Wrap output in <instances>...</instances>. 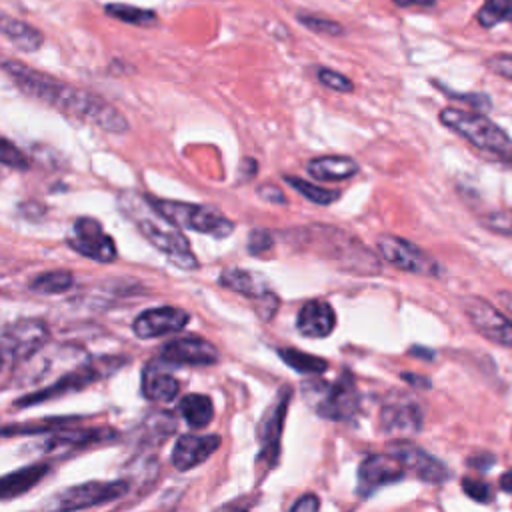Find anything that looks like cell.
<instances>
[{
    "instance_id": "3",
    "label": "cell",
    "mask_w": 512,
    "mask_h": 512,
    "mask_svg": "<svg viewBox=\"0 0 512 512\" xmlns=\"http://www.w3.org/2000/svg\"><path fill=\"white\" fill-rule=\"evenodd\" d=\"M440 122L468 140L486 158L512 166V138L482 112L442 108Z\"/></svg>"
},
{
    "instance_id": "41",
    "label": "cell",
    "mask_w": 512,
    "mask_h": 512,
    "mask_svg": "<svg viewBox=\"0 0 512 512\" xmlns=\"http://www.w3.org/2000/svg\"><path fill=\"white\" fill-rule=\"evenodd\" d=\"M318 508H320L318 496H316V494H304V496H300V498L294 502V506H292L290 512H318Z\"/></svg>"
},
{
    "instance_id": "44",
    "label": "cell",
    "mask_w": 512,
    "mask_h": 512,
    "mask_svg": "<svg viewBox=\"0 0 512 512\" xmlns=\"http://www.w3.org/2000/svg\"><path fill=\"white\" fill-rule=\"evenodd\" d=\"M500 488H502L504 492L512 494V470H508V472H504V474L500 476Z\"/></svg>"
},
{
    "instance_id": "13",
    "label": "cell",
    "mask_w": 512,
    "mask_h": 512,
    "mask_svg": "<svg viewBox=\"0 0 512 512\" xmlns=\"http://www.w3.org/2000/svg\"><path fill=\"white\" fill-rule=\"evenodd\" d=\"M164 362L190 364V366H210L218 362V350L204 338L184 336L166 342L160 350Z\"/></svg>"
},
{
    "instance_id": "22",
    "label": "cell",
    "mask_w": 512,
    "mask_h": 512,
    "mask_svg": "<svg viewBox=\"0 0 512 512\" xmlns=\"http://www.w3.org/2000/svg\"><path fill=\"white\" fill-rule=\"evenodd\" d=\"M308 174L316 180H346L358 172V162L350 156H320L312 158L306 166Z\"/></svg>"
},
{
    "instance_id": "26",
    "label": "cell",
    "mask_w": 512,
    "mask_h": 512,
    "mask_svg": "<svg viewBox=\"0 0 512 512\" xmlns=\"http://www.w3.org/2000/svg\"><path fill=\"white\" fill-rule=\"evenodd\" d=\"M116 432L110 428H62L56 432L50 440L48 446H88V444H98L114 438Z\"/></svg>"
},
{
    "instance_id": "42",
    "label": "cell",
    "mask_w": 512,
    "mask_h": 512,
    "mask_svg": "<svg viewBox=\"0 0 512 512\" xmlns=\"http://www.w3.org/2000/svg\"><path fill=\"white\" fill-rule=\"evenodd\" d=\"M258 192H260V196H262L264 200H270V202H278V204H284V202H286V198H284L282 190H280V188H276V186H272V184H266V186H262Z\"/></svg>"
},
{
    "instance_id": "11",
    "label": "cell",
    "mask_w": 512,
    "mask_h": 512,
    "mask_svg": "<svg viewBox=\"0 0 512 512\" xmlns=\"http://www.w3.org/2000/svg\"><path fill=\"white\" fill-rule=\"evenodd\" d=\"M68 244L78 254L96 260V262H112L116 258V244L104 232L98 220L94 218H78L74 222L72 234L68 236Z\"/></svg>"
},
{
    "instance_id": "43",
    "label": "cell",
    "mask_w": 512,
    "mask_h": 512,
    "mask_svg": "<svg viewBox=\"0 0 512 512\" xmlns=\"http://www.w3.org/2000/svg\"><path fill=\"white\" fill-rule=\"evenodd\" d=\"M498 302L512 314V292L510 290H500L498 292Z\"/></svg>"
},
{
    "instance_id": "17",
    "label": "cell",
    "mask_w": 512,
    "mask_h": 512,
    "mask_svg": "<svg viewBox=\"0 0 512 512\" xmlns=\"http://www.w3.org/2000/svg\"><path fill=\"white\" fill-rule=\"evenodd\" d=\"M220 446V436L216 434H206V436H196V434H184L176 440L172 448V466L176 470H190L198 466L200 462L208 460V456Z\"/></svg>"
},
{
    "instance_id": "24",
    "label": "cell",
    "mask_w": 512,
    "mask_h": 512,
    "mask_svg": "<svg viewBox=\"0 0 512 512\" xmlns=\"http://www.w3.org/2000/svg\"><path fill=\"white\" fill-rule=\"evenodd\" d=\"M142 394L152 402H170L178 394V380L166 370L148 364L142 372Z\"/></svg>"
},
{
    "instance_id": "46",
    "label": "cell",
    "mask_w": 512,
    "mask_h": 512,
    "mask_svg": "<svg viewBox=\"0 0 512 512\" xmlns=\"http://www.w3.org/2000/svg\"><path fill=\"white\" fill-rule=\"evenodd\" d=\"M216 512H248L246 508L242 506H234V504H226V506H220Z\"/></svg>"
},
{
    "instance_id": "21",
    "label": "cell",
    "mask_w": 512,
    "mask_h": 512,
    "mask_svg": "<svg viewBox=\"0 0 512 512\" xmlns=\"http://www.w3.org/2000/svg\"><path fill=\"white\" fill-rule=\"evenodd\" d=\"M288 390H284L282 398L278 400L276 406H272L270 414L262 420V450H260V458H270V462H276V454H278V446H280V434H282V422H284V414H286V406H288Z\"/></svg>"
},
{
    "instance_id": "4",
    "label": "cell",
    "mask_w": 512,
    "mask_h": 512,
    "mask_svg": "<svg viewBox=\"0 0 512 512\" xmlns=\"http://www.w3.org/2000/svg\"><path fill=\"white\" fill-rule=\"evenodd\" d=\"M312 244L326 258L336 262L340 268L354 274H376L380 272L378 258L354 236L332 226L310 228Z\"/></svg>"
},
{
    "instance_id": "6",
    "label": "cell",
    "mask_w": 512,
    "mask_h": 512,
    "mask_svg": "<svg viewBox=\"0 0 512 512\" xmlns=\"http://www.w3.org/2000/svg\"><path fill=\"white\" fill-rule=\"evenodd\" d=\"M128 492V484L124 480H92L76 486H68L56 494H52L44 502L46 512H78L84 508H92L98 504L112 502Z\"/></svg>"
},
{
    "instance_id": "34",
    "label": "cell",
    "mask_w": 512,
    "mask_h": 512,
    "mask_svg": "<svg viewBox=\"0 0 512 512\" xmlns=\"http://www.w3.org/2000/svg\"><path fill=\"white\" fill-rule=\"evenodd\" d=\"M462 490H464V494L468 498H472V500H476L480 504H488L494 498L490 484L480 480V478H470V476L462 478Z\"/></svg>"
},
{
    "instance_id": "27",
    "label": "cell",
    "mask_w": 512,
    "mask_h": 512,
    "mask_svg": "<svg viewBox=\"0 0 512 512\" xmlns=\"http://www.w3.org/2000/svg\"><path fill=\"white\" fill-rule=\"evenodd\" d=\"M178 410L190 428H204L214 418V404L210 396L188 394L180 400Z\"/></svg>"
},
{
    "instance_id": "36",
    "label": "cell",
    "mask_w": 512,
    "mask_h": 512,
    "mask_svg": "<svg viewBox=\"0 0 512 512\" xmlns=\"http://www.w3.org/2000/svg\"><path fill=\"white\" fill-rule=\"evenodd\" d=\"M482 224L498 234L512 236V210H496L482 218Z\"/></svg>"
},
{
    "instance_id": "12",
    "label": "cell",
    "mask_w": 512,
    "mask_h": 512,
    "mask_svg": "<svg viewBox=\"0 0 512 512\" xmlns=\"http://www.w3.org/2000/svg\"><path fill=\"white\" fill-rule=\"evenodd\" d=\"M402 462L392 454H372L366 456L358 466L356 490L360 496H368L382 486L394 484L404 476Z\"/></svg>"
},
{
    "instance_id": "32",
    "label": "cell",
    "mask_w": 512,
    "mask_h": 512,
    "mask_svg": "<svg viewBox=\"0 0 512 512\" xmlns=\"http://www.w3.org/2000/svg\"><path fill=\"white\" fill-rule=\"evenodd\" d=\"M104 10L112 18H118L122 22H130V24H150V22L156 20L154 10L136 8V6H128V4H108Z\"/></svg>"
},
{
    "instance_id": "16",
    "label": "cell",
    "mask_w": 512,
    "mask_h": 512,
    "mask_svg": "<svg viewBox=\"0 0 512 512\" xmlns=\"http://www.w3.org/2000/svg\"><path fill=\"white\" fill-rule=\"evenodd\" d=\"M390 454L396 456L404 468L414 470L422 480L426 482H444L450 476V470L434 456L424 452L422 448L408 444V442H398L390 448Z\"/></svg>"
},
{
    "instance_id": "15",
    "label": "cell",
    "mask_w": 512,
    "mask_h": 512,
    "mask_svg": "<svg viewBox=\"0 0 512 512\" xmlns=\"http://www.w3.org/2000/svg\"><path fill=\"white\" fill-rule=\"evenodd\" d=\"M102 376L100 370H96L94 366H78L66 374H62L56 382H52L50 386L38 390V392H32L28 396H22L16 400V406H32V404H38V402H46L50 398H56V396H62L66 392H76V390H82L84 386L92 384L94 380H98Z\"/></svg>"
},
{
    "instance_id": "39",
    "label": "cell",
    "mask_w": 512,
    "mask_h": 512,
    "mask_svg": "<svg viewBox=\"0 0 512 512\" xmlns=\"http://www.w3.org/2000/svg\"><path fill=\"white\" fill-rule=\"evenodd\" d=\"M436 86H438L442 92H446L450 98L462 100V102H466V104L478 108L480 112H484V110L490 108V100H488L484 94H458V92H454V90H450V88H444V86H440V84H436Z\"/></svg>"
},
{
    "instance_id": "7",
    "label": "cell",
    "mask_w": 512,
    "mask_h": 512,
    "mask_svg": "<svg viewBox=\"0 0 512 512\" xmlns=\"http://www.w3.org/2000/svg\"><path fill=\"white\" fill-rule=\"evenodd\" d=\"M148 200L176 226L210 234L216 238H224L234 230V224L216 208L202 206V204L176 202V200H158V198H148Z\"/></svg>"
},
{
    "instance_id": "35",
    "label": "cell",
    "mask_w": 512,
    "mask_h": 512,
    "mask_svg": "<svg viewBox=\"0 0 512 512\" xmlns=\"http://www.w3.org/2000/svg\"><path fill=\"white\" fill-rule=\"evenodd\" d=\"M0 164L10 166V168H18V170L28 168V160L22 154V150L14 142H10L2 136H0Z\"/></svg>"
},
{
    "instance_id": "19",
    "label": "cell",
    "mask_w": 512,
    "mask_h": 512,
    "mask_svg": "<svg viewBox=\"0 0 512 512\" xmlns=\"http://www.w3.org/2000/svg\"><path fill=\"white\" fill-rule=\"evenodd\" d=\"M422 412L418 404L412 402H394L382 408L380 412V428L392 436H408L420 430Z\"/></svg>"
},
{
    "instance_id": "45",
    "label": "cell",
    "mask_w": 512,
    "mask_h": 512,
    "mask_svg": "<svg viewBox=\"0 0 512 512\" xmlns=\"http://www.w3.org/2000/svg\"><path fill=\"white\" fill-rule=\"evenodd\" d=\"M396 4H400V6H412V4H418V6H422V4H434V0H394Z\"/></svg>"
},
{
    "instance_id": "40",
    "label": "cell",
    "mask_w": 512,
    "mask_h": 512,
    "mask_svg": "<svg viewBox=\"0 0 512 512\" xmlns=\"http://www.w3.org/2000/svg\"><path fill=\"white\" fill-rule=\"evenodd\" d=\"M272 246V236L268 230H252L248 236L250 254H262Z\"/></svg>"
},
{
    "instance_id": "2",
    "label": "cell",
    "mask_w": 512,
    "mask_h": 512,
    "mask_svg": "<svg viewBox=\"0 0 512 512\" xmlns=\"http://www.w3.org/2000/svg\"><path fill=\"white\" fill-rule=\"evenodd\" d=\"M120 208L172 264L184 270L198 266L188 238L148 200V196L126 192L120 196Z\"/></svg>"
},
{
    "instance_id": "38",
    "label": "cell",
    "mask_w": 512,
    "mask_h": 512,
    "mask_svg": "<svg viewBox=\"0 0 512 512\" xmlns=\"http://www.w3.org/2000/svg\"><path fill=\"white\" fill-rule=\"evenodd\" d=\"M486 66H488L494 74L512 80V54H494V56H490V58L486 60Z\"/></svg>"
},
{
    "instance_id": "31",
    "label": "cell",
    "mask_w": 512,
    "mask_h": 512,
    "mask_svg": "<svg viewBox=\"0 0 512 512\" xmlns=\"http://www.w3.org/2000/svg\"><path fill=\"white\" fill-rule=\"evenodd\" d=\"M284 180H286L296 192H300L304 198H308V200L314 202V204L326 206V204H332L334 200H338V196H340L338 190H328V188L316 186V184H312V182H308V180H302V178L284 176Z\"/></svg>"
},
{
    "instance_id": "37",
    "label": "cell",
    "mask_w": 512,
    "mask_h": 512,
    "mask_svg": "<svg viewBox=\"0 0 512 512\" xmlns=\"http://www.w3.org/2000/svg\"><path fill=\"white\" fill-rule=\"evenodd\" d=\"M318 80L336 92H352L354 90V84L350 78H346L344 74L330 70V68H318Z\"/></svg>"
},
{
    "instance_id": "29",
    "label": "cell",
    "mask_w": 512,
    "mask_h": 512,
    "mask_svg": "<svg viewBox=\"0 0 512 512\" xmlns=\"http://www.w3.org/2000/svg\"><path fill=\"white\" fill-rule=\"evenodd\" d=\"M74 284V276L66 270H48L38 274L32 282L30 288L42 294H58V292H66L68 288H72Z\"/></svg>"
},
{
    "instance_id": "1",
    "label": "cell",
    "mask_w": 512,
    "mask_h": 512,
    "mask_svg": "<svg viewBox=\"0 0 512 512\" xmlns=\"http://www.w3.org/2000/svg\"><path fill=\"white\" fill-rule=\"evenodd\" d=\"M0 68L12 76L22 92L38 98L66 114H72L88 124H94L106 132H126L128 120L108 100L86 92L76 86H68L44 72L28 68L10 58L0 56Z\"/></svg>"
},
{
    "instance_id": "23",
    "label": "cell",
    "mask_w": 512,
    "mask_h": 512,
    "mask_svg": "<svg viewBox=\"0 0 512 512\" xmlns=\"http://www.w3.org/2000/svg\"><path fill=\"white\" fill-rule=\"evenodd\" d=\"M0 34L6 36L20 50H26V52L38 50L44 42V36H42L40 30H36L28 22L18 20V18L2 12V10H0Z\"/></svg>"
},
{
    "instance_id": "14",
    "label": "cell",
    "mask_w": 512,
    "mask_h": 512,
    "mask_svg": "<svg viewBox=\"0 0 512 512\" xmlns=\"http://www.w3.org/2000/svg\"><path fill=\"white\" fill-rule=\"evenodd\" d=\"M190 320V314L176 306H160L144 310L132 324L138 338H158L168 332L182 330Z\"/></svg>"
},
{
    "instance_id": "25",
    "label": "cell",
    "mask_w": 512,
    "mask_h": 512,
    "mask_svg": "<svg viewBox=\"0 0 512 512\" xmlns=\"http://www.w3.org/2000/svg\"><path fill=\"white\" fill-rule=\"evenodd\" d=\"M220 284L238 294H244V296H250L256 300L270 292L266 278H262L260 274H256L252 270H242V268H226L220 274Z\"/></svg>"
},
{
    "instance_id": "18",
    "label": "cell",
    "mask_w": 512,
    "mask_h": 512,
    "mask_svg": "<svg viewBox=\"0 0 512 512\" xmlns=\"http://www.w3.org/2000/svg\"><path fill=\"white\" fill-rule=\"evenodd\" d=\"M336 326V314L326 300H308L296 318V328L306 338H324Z\"/></svg>"
},
{
    "instance_id": "8",
    "label": "cell",
    "mask_w": 512,
    "mask_h": 512,
    "mask_svg": "<svg viewBox=\"0 0 512 512\" xmlns=\"http://www.w3.org/2000/svg\"><path fill=\"white\" fill-rule=\"evenodd\" d=\"M48 338V326L42 320L26 318L0 330V370L10 362L24 360L34 354Z\"/></svg>"
},
{
    "instance_id": "30",
    "label": "cell",
    "mask_w": 512,
    "mask_h": 512,
    "mask_svg": "<svg viewBox=\"0 0 512 512\" xmlns=\"http://www.w3.org/2000/svg\"><path fill=\"white\" fill-rule=\"evenodd\" d=\"M476 20L484 28H492L502 22H512V0H486L478 10Z\"/></svg>"
},
{
    "instance_id": "20",
    "label": "cell",
    "mask_w": 512,
    "mask_h": 512,
    "mask_svg": "<svg viewBox=\"0 0 512 512\" xmlns=\"http://www.w3.org/2000/svg\"><path fill=\"white\" fill-rule=\"evenodd\" d=\"M48 472V464H30L0 476V500H10L32 490Z\"/></svg>"
},
{
    "instance_id": "33",
    "label": "cell",
    "mask_w": 512,
    "mask_h": 512,
    "mask_svg": "<svg viewBox=\"0 0 512 512\" xmlns=\"http://www.w3.org/2000/svg\"><path fill=\"white\" fill-rule=\"evenodd\" d=\"M298 20H300L306 28H310L312 32H316V34L338 36V34H342V32H344V28H342L338 22L330 20V18L312 16V14H300V16H298Z\"/></svg>"
},
{
    "instance_id": "5",
    "label": "cell",
    "mask_w": 512,
    "mask_h": 512,
    "mask_svg": "<svg viewBox=\"0 0 512 512\" xmlns=\"http://www.w3.org/2000/svg\"><path fill=\"white\" fill-rule=\"evenodd\" d=\"M302 388L306 398L322 418L346 422V420H352L358 412L360 394L354 386V380L348 374H342L330 384L308 382Z\"/></svg>"
},
{
    "instance_id": "10",
    "label": "cell",
    "mask_w": 512,
    "mask_h": 512,
    "mask_svg": "<svg viewBox=\"0 0 512 512\" xmlns=\"http://www.w3.org/2000/svg\"><path fill=\"white\" fill-rule=\"evenodd\" d=\"M464 312L480 336L498 346L512 348V320L496 306L484 298H468L464 302Z\"/></svg>"
},
{
    "instance_id": "28",
    "label": "cell",
    "mask_w": 512,
    "mask_h": 512,
    "mask_svg": "<svg viewBox=\"0 0 512 512\" xmlns=\"http://www.w3.org/2000/svg\"><path fill=\"white\" fill-rule=\"evenodd\" d=\"M278 356H280L290 368H294V370L300 372V374H322V372L328 368V364H326L324 358L306 354V352L296 350V348H280V350H278Z\"/></svg>"
},
{
    "instance_id": "9",
    "label": "cell",
    "mask_w": 512,
    "mask_h": 512,
    "mask_svg": "<svg viewBox=\"0 0 512 512\" xmlns=\"http://www.w3.org/2000/svg\"><path fill=\"white\" fill-rule=\"evenodd\" d=\"M376 248L380 256L394 268H400L404 272L418 274V276H428V278H434L440 274L438 262L430 254H426L420 246L412 244L406 238L384 234V236H378Z\"/></svg>"
}]
</instances>
